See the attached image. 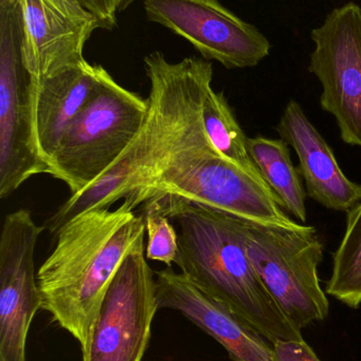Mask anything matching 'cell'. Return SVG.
Returning a JSON list of instances; mask_svg holds the SVG:
<instances>
[{
	"instance_id": "5b68a950",
	"label": "cell",
	"mask_w": 361,
	"mask_h": 361,
	"mask_svg": "<svg viewBox=\"0 0 361 361\" xmlns=\"http://www.w3.org/2000/svg\"><path fill=\"white\" fill-rule=\"evenodd\" d=\"M48 173L36 137L35 86L21 55L16 4L0 10V197Z\"/></svg>"
},
{
	"instance_id": "6da1fadb",
	"label": "cell",
	"mask_w": 361,
	"mask_h": 361,
	"mask_svg": "<svg viewBox=\"0 0 361 361\" xmlns=\"http://www.w3.org/2000/svg\"><path fill=\"white\" fill-rule=\"evenodd\" d=\"M177 225L175 264L193 283L256 329L271 345L302 341L263 283L248 256L246 220L184 199L144 204Z\"/></svg>"
},
{
	"instance_id": "8992f818",
	"label": "cell",
	"mask_w": 361,
	"mask_h": 361,
	"mask_svg": "<svg viewBox=\"0 0 361 361\" xmlns=\"http://www.w3.org/2000/svg\"><path fill=\"white\" fill-rule=\"evenodd\" d=\"M158 310L156 277L146 257L143 235L108 286L82 350L83 361H142Z\"/></svg>"
},
{
	"instance_id": "5bb4252c",
	"label": "cell",
	"mask_w": 361,
	"mask_h": 361,
	"mask_svg": "<svg viewBox=\"0 0 361 361\" xmlns=\"http://www.w3.org/2000/svg\"><path fill=\"white\" fill-rule=\"evenodd\" d=\"M288 146L283 139L262 135L247 139L248 152L280 205L297 220L305 223L307 190L303 188L298 169L292 165Z\"/></svg>"
},
{
	"instance_id": "9a60e30c",
	"label": "cell",
	"mask_w": 361,
	"mask_h": 361,
	"mask_svg": "<svg viewBox=\"0 0 361 361\" xmlns=\"http://www.w3.org/2000/svg\"><path fill=\"white\" fill-rule=\"evenodd\" d=\"M201 114L206 133L216 152L250 177L268 186L248 152V137L224 93L210 89Z\"/></svg>"
},
{
	"instance_id": "277c9868",
	"label": "cell",
	"mask_w": 361,
	"mask_h": 361,
	"mask_svg": "<svg viewBox=\"0 0 361 361\" xmlns=\"http://www.w3.org/2000/svg\"><path fill=\"white\" fill-rule=\"evenodd\" d=\"M246 238L252 265L288 320L302 331L326 319L330 303L318 271L324 245L317 229L246 221Z\"/></svg>"
},
{
	"instance_id": "30bf717a",
	"label": "cell",
	"mask_w": 361,
	"mask_h": 361,
	"mask_svg": "<svg viewBox=\"0 0 361 361\" xmlns=\"http://www.w3.org/2000/svg\"><path fill=\"white\" fill-rule=\"evenodd\" d=\"M21 55L37 80L82 65L85 44L102 29L93 13L78 0H18Z\"/></svg>"
},
{
	"instance_id": "4fadbf2b",
	"label": "cell",
	"mask_w": 361,
	"mask_h": 361,
	"mask_svg": "<svg viewBox=\"0 0 361 361\" xmlns=\"http://www.w3.org/2000/svg\"><path fill=\"white\" fill-rule=\"evenodd\" d=\"M97 70L99 65L85 61L51 78H33L36 137L48 166L59 142L88 102L97 82Z\"/></svg>"
},
{
	"instance_id": "3957f363",
	"label": "cell",
	"mask_w": 361,
	"mask_h": 361,
	"mask_svg": "<svg viewBox=\"0 0 361 361\" xmlns=\"http://www.w3.org/2000/svg\"><path fill=\"white\" fill-rule=\"evenodd\" d=\"M148 111V99L119 85L99 65L93 93L59 142L48 175L65 183L71 195L84 190L122 156Z\"/></svg>"
},
{
	"instance_id": "2e32d148",
	"label": "cell",
	"mask_w": 361,
	"mask_h": 361,
	"mask_svg": "<svg viewBox=\"0 0 361 361\" xmlns=\"http://www.w3.org/2000/svg\"><path fill=\"white\" fill-rule=\"evenodd\" d=\"M326 293L350 309L361 305V201L347 212V226L333 255Z\"/></svg>"
},
{
	"instance_id": "52a82bcc",
	"label": "cell",
	"mask_w": 361,
	"mask_h": 361,
	"mask_svg": "<svg viewBox=\"0 0 361 361\" xmlns=\"http://www.w3.org/2000/svg\"><path fill=\"white\" fill-rule=\"evenodd\" d=\"M309 70L322 85L320 105L345 144L361 148V8L348 2L312 31Z\"/></svg>"
},
{
	"instance_id": "9c48e42d",
	"label": "cell",
	"mask_w": 361,
	"mask_h": 361,
	"mask_svg": "<svg viewBox=\"0 0 361 361\" xmlns=\"http://www.w3.org/2000/svg\"><path fill=\"white\" fill-rule=\"evenodd\" d=\"M45 226L25 208L8 214L0 235V361H25L28 333L40 305L35 250Z\"/></svg>"
},
{
	"instance_id": "ba28073f",
	"label": "cell",
	"mask_w": 361,
	"mask_h": 361,
	"mask_svg": "<svg viewBox=\"0 0 361 361\" xmlns=\"http://www.w3.org/2000/svg\"><path fill=\"white\" fill-rule=\"evenodd\" d=\"M146 18L188 40L206 61L227 69L256 67L268 39L218 0H144Z\"/></svg>"
},
{
	"instance_id": "e0dca14e",
	"label": "cell",
	"mask_w": 361,
	"mask_h": 361,
	"mask_svg": "<svg viewBox=\"0 0 361 361\" xmlns=\"http://www.w3.org/2000/svg\"><path fill=\"white\" fill-rule=\"evenodd\" d=\"M146 233L148 243L146 257L148 260L158 261L167 267H172L177 260L179 252L178 231L171 219L154 208H143Z\"/></svg>"
},
{
	"instance_id": "7c38bea8",
	"label": "cell",
	"mask_w": 361,
	"mask_h": 361,
	"mask_svg": "<svg viewBox=\"0 0 361 361\" xmlns=\"http://www.w3.org/2000/svg\"><path fill=\"white\" fill-rule=\"evenodd\" d=\"M277 131L296 152L298 171L311 199L336 212H350L360 203L361 184L350 180L341 171L332 148L298 102L292 99L286 105Z\"/></svg>"
},
{
	"instance_id": "8fae6325",
	"label": "cell",
	"mask_w": 361,
	"mask_h": 361,
	"mask_svg": "<svg viewBox=\"0 0 361 361\" xmlns=\"http://www.w3.org/2000/svg\"><path fill=\"white\" fill-rule=\"evenodd\" d=\"M159 309L179 312L215 339L231 361H275L273 345L227 305L209 296L172 267L155 271Z\"/></svg>"
},
{
	"instance_id": "ac0fdd59",
	"label": "cell",
	"mask_w": 361,
	"mask_h": 361,
	"mask_svg": "<svg viewBox=\"0 0 361 361\" xmlns=\"http://www.w3.org/2000/svg\"><path fill=\"white\" fill-rule=\"evenodd\" d=\"M97 16L102 29L112 30L117 25L118 14L129 8L134 0H78Z\"/></svg>"
},
{
	"instance_id": "ffe728a7",
	"label": "cell",
	"mask_w": 361,
	"mask_h": 361,
	"mask_svg": "<svg viewBox=\"0 0 361 361\" xmlns=\"http://www.w3.org/2000/svg\"><path fill=\"white\" fill-rule=\"evenodd\" d=\"M18 0H0V10L2 8H10L16 6Z\"/></svg>"
},
{
	"instance_id": "7a4b0ae2",
	"label": "cell",
	"mask_w": 361,
	"mask_h": 361,
	"mask_svg": "<svg viewBox=\"0 0 361 361\" xmlns=\"http://www.w3.org/2000/svg\"><path fill=\"white\" fill-rule=\"evenodd\" d=\"M146 233L143 214L124 200L116 209L78 214L54 235L55 246L36 273L42 310L86 347L110 282Z\"/></svg>"
},
{
	"instance_id": "d6986e66",
	"label": "cell",
	"mask_w": 361,
	"mask_h": 361,
	"mask_svg": "<svg viewBox=\"0 0 361 361\" xmlns=\"http://www.w3.org/2000/svg\"><path fill=\"white\" fill-rule=\"evenodd\" d=\"M271 345L275 361H322L304 339L277 341Z\"/></svg>"
}]
</instances>
